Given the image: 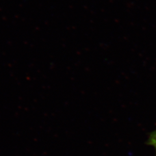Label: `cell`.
<instances>
[{
	"mask_svg": "<svg viewBox=\"0 0 156 156\" xmlns=\"http://www.w3.org/2000/svg\"><path fill=\"white\" fill-rule=\"evenodd\" d=\"M150 142H151L152 145H153L154 146L155 150H156V131L152 135V136H151Z\"/></svg>",
	"mask_w": 156,
	"mask_h": 156,
	"instance_id": "cell-1",
	"label": "cell"
}]
</instances>
